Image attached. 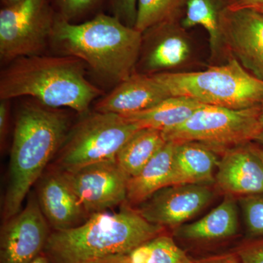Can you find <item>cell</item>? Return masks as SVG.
Returning a JSON list of instances; mask_svg holds the SVG:
<instances>
[{
	"instance_id": "cell-36",
	"label": "cell",
	"mask_w": 263,
	"mask_h": 263,
	"mask_svg": "<svg viewBox=\"0 0 263 263\" xmlns=\"http://www.w3.org/2000/svg\"><path fill=\"white\" fill-rule=\"evenodd\" d=\"M259 122L263 129V99L260 103V115H259Z\"/></svg>"
},
{
	"instance_id": "cell-21",
	"label": "cell",
	"mask_w": 263,
	"mask_h": 263,
	"mask_svg": "<svg viewBox=\"0 0 263 263\" xmlns=\"http://www.w3.org/2000/svg\"><path fill=\"white\" fill-rule=\"evenodd\" d=\"M162 132L152 128L137 131L118 152L116 160L129 176H136L165 145Z\"/></svg>"
},
{
	"instance_id": "cell-22",
	"label": "cell",
	"mask_w": 263,
	"mask_h": 263,
	"mask_svg": "<svg viewBox=\"0 0 263 263\" xmlns=\"http://www.w3.org/2000/svg\"><path fill=\"white\" fill-rule=\"evenodd\" d=\"M228 4L226 0H188L184 15L180 22L185 29L196 26L205 29L213 57H216L223 46L220 15Z\"/></svg>"
},
{
	"instance_id": "cell-2",
	"label": "cell",
	"mask_w": 263,
	"mask_h": 263,
	"mask_svg": "<svg viewBox=\"0 0 263 263\" xmlns=\"http://www.w3.org/2000/svg\"><path fill=\"white\" fill-rule=\"evenodd\" d=\"M142 42L143 32L102 12L81 23L57 15L50 47L80 59L96 77L116 86L136 72Z\"/></svg>"
},
{
	"instance_id": "cell-15",
	"label": "cell",
	"mask_w": 263,
	"mask_h": 263,
	"mask_svg": "<svg viewBox=\"0 0 263 263\" xmlns=\"http://www.w3.org/2000/svg\"><path fill=\"white\" fill-rule=\"evenodd\" d=\"M171 97L153 76L135 72L95 103V110L127 115L153 108Z\"/></svg>"
},
{
	"instance_id": "cell-31",
	"label": "cell",
	"mask_w": 263,
	"mask_h": 263,
	"mask_svg": "<svg viewBox=\"0 0 263 263\" xmlns=\"http://www.w3.org/2000/svg\"><path fill=\"white\" fill-rule=\"evenodd\" d=\"M228 7L231 10L252 9L263 13V0H233Z\"/></svg>"
},
{
	"instance_id": "cell-35",
	"label": "cell",
	"mask_w": 263,
	"mask_h": 263,
	"mask_svg": "<svg viewBox=\"0 0 263 263\" xmlns=\"http://www.w3.org/2000/svg\"><path fill=\"white\" fill-rule=\"evenodd\" d=\"M254 141L259 146L263 147V129L259 132V134L256 137Z\"/></svg>"
},
{
	"instance_id": "cell-3",
	"label": "cell",
	"mask_w": 263,
	"mask_h": 263,
	"mask_svg": "<svg viewBox=\"0 0 263 263\" xmlns=\"http://www.w3.org/2000/svg\"><path fill=\"white\" fill-rule=\"evenodd\" d=\"M70 127L68 114L60 108H49L34 100L19 109L3 202L5 221L20 212L29 190L56 157Z\"/></svg>"
},
{
	"instance_id": "cell-5",
	"label": "cell",
	"mask_w": 263,
	"mask_h": 263,
	"mask_svg": "<svg viewBox=\"0 0 263 263\" xmlns=\"http://www.w3.org/2000/svg\"><path fill=\"white\" fill-rule=\"evenodd\" d=\"M171 97H186L202 105L232 109L260 105L263 81L254 77L233 57L224 65L195 72L154 74Z\"/></svg>"
},
{
	"instance_id": "cell-10",
	"label": "cell",
	"mask_w": 263,
	"mask_h": 263,
	"mask_svg": "<svg viewBox=\"0 0 263 263\" xmlns=\"http://www.w3.org/2000/svg\"><path fill=\"white\" fill-rule=\"evenodd\" d=\"M5 222L0 263H31L43 253L51 232L35 195H31L25 207Z\"/></svg>"
},
{
	"instance_id": "cell-17",
	"label": "cell",
	"mask_w": 263,
	"mask_h": 263,
	"mask_svg": "<svg viewBox=\"0 0 263 263\" xmlns=\"http://www.w3.org/2000/svg\"><path fill=\"white\" fill-rule=\"evenodd\" d=\"M168 186L207 185L215 181L219 160L217 153L197 142L175 143Z\"/></svg>"
},
{
	"instance_id": "cell-23",
	"label": "cell",
	"mask_w": 263,
	"mask_h": 263,
	"mask_svg": "<svg viewBox=\"0 0 263 263\" xmlns=\"http://www.w3.org/2000/svg\"><path fill=\"white\" fill-rule=\"evenodd\" d=\"M188 0H138L135 28L143 32L164 23L179 22Z\"/></svg>"
},
{
	"instance_id": "cell-24",
	"label": "cell",
	"mask_w": 263,
	"mask_h": 263,
	"mask_svg": "<svg viewBox=\"0 0 263 263\" xmlns=\"http://www.w3.org/2000/svg\"><path fill=\"white\" fill-rule=\"evenodd\" d=\"M186 257L171 237L162 233L133 249L128 262L181 263Z\"/></svg>"
},
{
	"instance_id": "cell-13",
	"label": "cell",
	"mask_w": 263,
	"mask_h": 263,
	"mask_svg": "<svg viewBox=\"0 0 263 263\" xmlns=\"http://www.w3.org/2000/svg\"><path fill=\"white\" fill-rule=\"evenodd\" d=\"M180 22L154 26L143 32L136 72L154 75L176 68L191 55V46Z\"/></svg>"
},
{
	"instance_id": "cell-18",
	"label": "cell",
	"mask_w": 263,
	"mask_h": 263,
	"mask_svg": "<svg viewBox=\"0 0 263 263\" xmlns=\"http://www.w3.org/2000/svg\"><path fill=\"white\" fill-rule=\"evenodd\" d=\"M238 229L236 201L233 195H226L218 206L201 219L177 228L175 235L184 240L210 241L230 238Z\"/></svg>"
},
{
	"instance_id": "cell-20",
	"label": "cell",
	"mask_w": 263,
	"mask_h": 263,
	"mask_svg": "<svg viewBox=\"0 0 263 263\" xmlns=\"http://www.w3.org/2000/svg\"><path fill=\"white\" fill-rule=\"evenodd\" d=\"M202 105L186 97H170L153 108L121 116L143 128H152L163 133L186 122Z\"/></svg>"
},
{
	"instance_id": "cell-19",
	"label": "cell",
	"mask_w": 263,
	"mask_h": 263,
	"mask_svg": "<svg viewBox=\"0 0 263 263\" xmlns=\"http://www.w3.org/2000/svg\"><path fill=\"white\" fill-rule=\"evenodd\" d=\"M174 146L173 142H167L139 174L129 178L127 195L129 205H141L161 189L168 186Z\"/></svg>"
},
{
	"instance_id": "cell-7",
	"label": "cell",
	"mask_w": 263,
	"mask_h": 263,
	"mask_svg": "<svg viewBox=\"0 0 263 263\" xmlns=\"http://www.w3.org/2000/svg\"><path fill=\"white\" fill-rule=\"evenodd\" d=\"M260 105L243 109L202 105L186 122L163 132L167 142H197L216 153L254 141L262 130Z\"/></svg>"
},
{
	"instance_id": "cell-30",
	"label": "cell",
	"mask_w": 263,
	"mask_h": 263,
	"mask_svg": "<svg viewBox=\"0 0 263 263\" xmlns=\"http://www.w3.org/2000/svg\"><path fill=\"white\" fill-rule=\"evenodd\" d=\"M195 263H241L238 254L233 253H227L218 254V255L209 256V257H202L196 259Z\"/></svg>"
},
{
	"instance_id": "cell-27",
	"label": "cell",
	"mask_w": 263,
	"mask_h": 263,
	"mask_svg": "<svg viewBox=\"0 0 263 263\" xmlns=\"http://www.w3.org/2000/svg\"><path fill=\"white\" fill-rule=\"evenodd\" d=\"M138 0H108L110 14L119 18L128 27H135Z\"/></svg>"
},
{
	"instance_id": "cell-8",
	"label": "cell",
	"mask_w": 263,
	"mask_h": 263,
	"mask_svg": "<svg viewBox=\"0 0 263 263\" xmlns=\"http://www.w3.org/2000/svg\"><path fill=\"white\" fill-rule=\"evenodd\" d=\"M57 13L49 0H23L0 10V60L9 64L43 54L49 46Z\"/></svg>"
},
{
	"instance_id": "cell-14",
	"label": "cell",
	"mask_w": 263,
	"mask_h": 263,
	"mask_svg": "<svg viewBox=\"0 0 263 263\" xmlns=\"http://www.w3.org/2000/svg\"><path fill=\"white\" fill-rule=\"evenodd\" d=\"M37 200L53 230L76 228L90 216L63 174L55 168L41 179Z\"/></svg>"
},
{
	"instance_id": "cell-16",
	"label": "cell",
	"mask_w": 263,
	"mask_h": 263,
	"mask_svg": "<svg viewBox=\"0 0 263 263\" xmlns=\"http://www.w3.org/2000/svg\"><path fill=\"white\" fill-rule=\"evenodd\" d=\"M249 143L226 151L219 160L215 181L226 195L263 193V163Z\"/></svg>"
},
{
	"instance_id": "cell-11",
	"label": "cell",
	"mask_w": 263,
	"mask_h": 263,
	"mask_svg": "<svg viewBox=\"0 0 263 263\" xmlns=\"http://www.w3.org/2000/svg\"><path fill=\"white\" fill-rule=\"evenodd\" d=\"M220 30L223 46L231 57L263 81V13L227 5L221 13Z\"/></svg>"
},
{
	"instance_id": "cell-39",
	"label": "cell",
	"mask_w": 263,
	"mask_h": 263,
	"mask_svg": "<svg viewBox=\"0 0 263 263\" xmlns=\"http://www.w3.org/2000/svg\"><path fill=\"white\" fill-rule=\"evenodd\" d=\"M226 1L227 2V3H228V4H229V3H232V2L233 1V0H226Z\"/></svg>"
},
{
	"instance_id": "cell-12",
	"label": "cell",
	"mask_w": 263,
	"mask_h": 263,
	"mask_svg": "<svg viewBox=\"0 0 263 263\" xmlns=\"http://www.w3.org/2000/svg\"><path fill=\"white\" fill-rule=\"evenodd\" d=\"M213 197L206 185H171L154 194L137 210L152 224L179 228L205 209Z\"/></svg>"
},
{
	"instance_id": "cell-29",
	"label": "cell",
	"mask_w": 263,
	"mask_h": 263,
	"mask_svg": "<svg viewBox=\"0 0 263 263\" xmlns=\"http://www.w3.org/2000/svg\"><path fill=\"white\" fill-rule=\"evenodd\" d=\"M10 117V100H0V141L4 145Z\"/></svg>"
},
{
	"instance_id": "cell-38",
	"label": "cell",
	"mask_w": 263,
	"mask_h": 263,
	"mask_svg": "<svg viewBox=\"0 0 263 263\" xmlns=\"http://www.w3.org/2000/svg\"><path fill=\"white\" fill-rule=\"evenodd\" d=\"M116 263H129L128 262V257H127V258L123 259V260L119 261V262Z\"/></svg>"
},
{
	"instance_id": "cell-28",
	"label": "cell",
	"mask_w": 263,
	"mask_h": 263,
	"mask_svg": "<svg viewBox=\"0 0 263 263\" xmlns=\"http://www.w3.org/2000/svg\"><path fill=\"white\" fill-rule=\"evenodd\" d=\"M235 253L241 263H263V238L240 246Z\"/></svg>"
},
{
	"instance_id": "cell-26",
	"label": "cell",
	"mask_w": 263,
	"mask_h": 263,
	"mask_svg": "<svg viewBox=\"0 0 263 263\" xmlns=\"http://www.w3.org/2000/svg\"><path fill=\"white\" fill-rule=\"evenodd\" d=\"M249 235L253 238H263V193L239 197Z\"/></svg>"
},
{
	"instance_id": "cell-34",
	"label": "cell",
	"mask_w": 263,
	"mask_h": 263,
	"mask_svg": "<svg viewBox=\"0 0 263 263\" xmlns=\"http://www.w3.org/2000/svg\"><path fill=\"white\" fill-rule=\"evenodd\" d=\"M31 263H50V262L47 257L43 253L41 255L38 256L37 258L34 259Z\"/></svg>"
},
{
	"instance_id": "cell-37",
	"label": "cell",
	"mask_w": 263,
	"mask_h": 263,
	"mask_svg": "<svg viewBox=\"0 0 263 263\" xmlns=\"http://www.w3.org/2000/svg\"><path fill=\"white\" fill-rule=\"evenodd\" d=\"M181 263H195V260H193V259H190V257H186V258L184 259V260Z\"/></svg>"
},
{
	"instance_id": "cell-32",
	"label": "cell",
	"mask_w": 263,
	"mask_h": 263,
	"mask_svg": "<svg viewBox=\"0 0 263 263\" xmlns=\"http://www.w3.org/2000/svg\"><path fill=\"white\" fill-rule=\"evenodd\" d=\"M250 145L252 151L257 155V157L260 159L263 163V147L259 146L257 144H254V143H249Z\"/></svg>"
},
{
	"instance_id": "cell-6",
	"label": "cell",
	"mask_w": 263,
	"mask_h": 263,
	"mask_svg": "<svg viewBox=\"0 0 263 263\" xmlns=\"http://www.w3.org/2000/svg\"><path fill=\"white\" fill-rule=\"evenodd\" d=\"M142 128L119 114L88 112L70 127L55 157V169L70 172L114 160L124 143Z\"/></svg>"
},
{
	"instance_id": "cell-9",
	"label": "cell",
	"mask_w": 263,
	"mask_h": 263,
	"mask_svg": "<svg viewBox=\"0 0 263 263\" xmlns=\"http://www.w3.org/2000/svg\"><path fill=\"white\" fill-rule=\"evenodd\" d=\"M62 173L90 216L127 202L129 176L116 159Z\"/></svg>"
},
{
	"instance_id": "cell-33",
	"label": "cell",
	"mask_w": 263,
	"mask_h": 263,
	"mask_svg": "<svg viewBox=\"0 0 263 263\" xmlns=\"http://www.w3.org/2000/svg\"><path fill=\"white\" fill-rule=\"evenodd\" d=\"M23 0H0L2 8H9L22 3Z\"/></svg>"
},
{
	"instance_id": "cell-4",
	"label": "cell",
	"mask_w": 263,
	"mask_h": 263,
	"mask_svg": "<svg viewBox=\"0 0 263 263\" xmlns=\"http://www.w3.org/2000/svg\"><path fill=\"white\" fill-rule=\"evenodd\" d=\"M86 64L74 57H20L0 72V100L30 97L49 108H68L84 115L104 95L86 79Z\"/></svg>"
},
{
	"instance_id": "cell-25",
	"label": "cell",
	"mask_w": 263,
	"mask_h": 263,
	"mask_svg": "<svg viewBox=\"0 0 263 263\" xmlns=\"http://www.w3.org/2000/svg\"><path fill=\"white\" fill-rule=\"evenodd\" d=\"M57 15L70 23H81L102 13L108 0H49Z\"/></svg>"
},
{
	"instance_id": "cell-1",
	"label": "cell",
	"mask_w": 263,
	"mask_h": 263,
	"mask_svg": "<svg viewBox=\"0 0 263 263\" xmlns=\"http://www.w3.org/2000/svg\"><path fill=\"white\" fill-rule=\"evenodd\" d=\"M164 228L124 203L119 212L96 213L76 228L53 230L43 254L50 263H116Z\"/></svg>"
}]
</instances>
